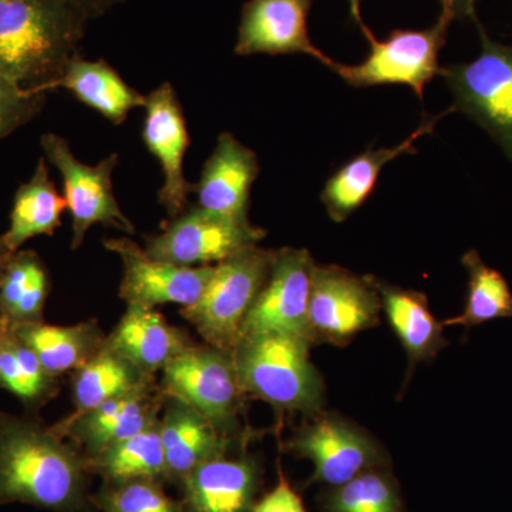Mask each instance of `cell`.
Masks as SVG:
<instances>
[{
	"mask_svg": "<svg viewBox=\"0 0 512 512\" xmlns=\"http://www.w3.org/2000/svg\"><path fill=\"white\" fill-rule=\"evenodd\" d=\"M440 18L448 22H480L477 16L476 0H439Z\"/></svg>",
	"mask_w": 512,
	"mask_h": 512,
	"instance_id": "35",
	"label": "cell"
},
{
	"mask_svg": "<svg viewBox=\"0 0 512 512\" xmlns=\"http://www.w3.org/2000/svg\"><path fill=\"white\" fill-rule=\"evenodd\" d=\"M286 450L311 461L313 473L306 485L338 487L389 463L386 451L367 431L335 413L309 417L286 443Z\"/></svg>",
	"mask_w": 512,
	"mask_h": 512,
	"instance_id": "8",
	"label": "cell"
},
{
	"mask_svg": "<svg viewBox=\"0 0 512 512\" xmlns=\"http://www.w3.org/2000/svg\"><path fill=\"white\" fill-rule=\"evenodd\" d=\"M143 136L147 150L157 158L164 174L158 201L170 218L187 210L194 185L184 175V157L190 146L187 121L173 84L165 82L146 99Z\"/></svg>",
	"mask_w": 512,
	"mask_h": 512,
	"instance_id": "15",
	"label": "cell"
},
{
	"mask_svg": "<svg viewBox=\"0 0 512 512\" xmlns=\"http://www.w3.org/2000/svg\"><path fill=\"white\" fill-rule=\"evenodd\" d=\"M259 171L258 157L251 148L231 133L220 134L192 190L198 207L231 220L249 221L251 190Z\"/></svg>",
	"mask_w": 512,
	"mask_h": 512,
	"instance_id": "18",
	"label": "cell"
},
{
	"mask_svg": "<svg viewBox=\"0 0 512 512\" xmlns=\"http://www.w3.org/2000/svg\"><path fill=\"white\" fill-rule=\"evenodd\" d=\"M451 23L440 18L427 29H396L386 39H377L369 26L362 29L370 45L369 56L359 64L333 66L349 86L372 87L382 84H404L412 87L423 100L424 89L436 76H441L443 67L439 55L446 45Z\"/></svg>",
	"mask_w": 512,
	"mask_h": 512,
	"instance_id": "6",
	"label": "cell"
},
{
	"mask_svg": "<svg viewBox=\"0 0 512 512\" xmlns=\"http://www.w3.org/2000/svg\"><path fill=\"white\" fill-rule=\"evenodd\" d=\"M89 464L90 470L100 474L107 484L126 483L141 478L160 481L167 478L160 421L136 436L104 448L89 458Z\"/></svg>",
	"mask_w": 512,
	"mask_h": 512,
	"instance_id": "27",
	"label": "cell"
},
{
	"mask_svg": "<svg viewBox=\"0 0 512 512\" xmlns=\"http://www.w3.org/2000/svg\"><path fill=\"white\" fill-rule=\"evenodd\" d=\"M258 458L242 454L207 461L181 478L183 512H252L262 484Z\"/></svg>",
	"mask_w": 512,
	"mask_h": 512,
	"instance_id": "17",
	"label": "cell"
},
{
	"mask_svg": "<svg viewBox=\"0 0 512 512\" xmlns=\"http://www.w3.org/2000/svg\"><path fill=\"white\" fill-rule=\"evenodd\" d=\"M461 262L468 274L466 305L460 315L444 320L443 326L470 329L495 319H512V292L503 274L485 265L474 249Z\"/></svg>",
	"mask_w": 512,
	"mask_h": 512,
	"instance_id": "29",
	"label": "cell"
},
{
	"mask_svg": "<svg viewBox=\"0 0 512 512\" xmlns=\"http://www.w3.org/2000/svg\"><path fill=\"white\" fill-rule=\"evenodd\" d=\"M312 343L288 333H262L239 340L235 366L245 396L281 412L312 417L325 406V384L309 357Z\"/></svg>",
	"mask_w": 512,
	"mask_h": 512,
	"instance_id": "3",
	"label": "cell"
},
{
	"mask_svg": "<svg viewBox=\"0 0 512 512\" xmlns=\"http://www.w3.org/2000/svg\"><path fill=\"white\" fill-rule=\"evenodd\" d=\"M382 299L372 276H357L336 265H316L309 298L313 345L346 346L363 330L380 323Z\"/></svg>",
	"mask_w": 512,
	"mask_h": 512,
	"instance_id": "11",
	"label": "cell"
},
{
	"mask_svg": "<svg viewBox=\"0 0 512 512\" xmlns=\"http://www.w3.org/2000/svg\"><path fill=\"white\" fill-rule=\"evenodd\" d=\"M151 386H156L154 376L104 343L103 349L92 360L73 372L74 413L89 412L110 400Z\"/></svg>",
	"mask_w": 512,
	"mask_h": 512,
	"instance_id": "25",
	"label": "cell"
},
{
	"mask_svg": "<svg viewBox=\"0 0 512 512\" xmlns=\"http://www.w3.org/2000/svg\"><path fill=\"white\" fill-rule=\"evenodd\" d=\"M160 434L167 478L173 481H180L207 461L225 456L234 441L204 414L173 397H165Z\"/></svg>",
	"mask_w": 512,
	"mask_h": 512,
	"instance_id": "19",
	"label": "cell"
},
{
	"mask_svg": "<svg viewBox=\"0 0 512 512\" xmlns=\"http://www.w3.org/2000/svg\"><path fill=\"white\" fill-rule=\"evenodd\" d=\"M451 111H454L453 107L437 116H424L420 126L402 143L394 147L377 148V150L369 148L365 153L352 158L349 163L339 168L329 178L320 194V200L325 205L329 217L335 222L348 220L353 212L365 204L367 198L375 190L383 168L390 161L396 160L397 157L404 156V154H416V141L420 137L433 133L436 124Z\"/></svg>",
	"mask_w": 512,
	"mask_h": 512,
	"instance_id": "20",
	"label": "cell"
},
{
	"mask_svg": "<svg viewBox=\"0 0 512 512\" xmlns=\"http://www.w3.org/2000/svg\"><path fill=\"white\" fill-rule=\"evenodd\" d=\"M15 335L33 350L50 375L76 372L103 349L107 335L97 320L72 326L47 325L45 322L10 325Z\"/></svg>",
	"mask_w": 512,
	"mask_h": 512,
	"instance_id": "23",
	"label": "cell"
},
{
	"mask_svg": "<svg viewBox=\"0 0 512 512\" xmlns=\"http://www.w3.org/2000/svg\"><path fill=\"white\" fill-rule=\"evenodd\" d=\"M93 500L101 512H183L181 504L165 493L160 480L150 478L106 483Z\"/></svg>",
	"mask_w": 512,
	"mask_h": 512,
	"instance_id": "31",
	"label": "cell"
},
{
	"mask_svg": "<svg viewBox=\"0 0 512 512\" xmlns=\"http://www.w3.org/2000/svg\"><path fill=\"white\" fill-rule=\"evenodd\" d=\"M67 2L89 22V20L101 18L126 0H67Z\"/></svg>",
	"mask_w": 512,
	"mask_h": 512,
	"instance_id": "36",
	"label": "cell"
},
{
	"mask_svg": "<svg viewBox=\"0 0 512 512\" xmlns=\"http://www.w3.org/2000/svg\"><path fill=\"white\" fill-rule=\"evenodd\" d=\"M313 0H248L242 6L235 53L254 55H306L330 70L335 60L315 46L308 19Z\"/></svg>",
	"mask_w": 512,
	"mask_h": 512,
	"instance_id": "14",
	"label": "cell"
},
{
	"mask_svg": "<svg viewBox=\"0 0 512 512\" xmlns=\"http://www.w3.org/2000/svg\"><path fill=\"white\" fill-rule=\"evenodd\" d=\"M275 251L256 247L215 265L200 301L180 309L207 345L234 353L252 303L271 272Z\"/></svg>",
	"mask_w": 512,
	"mask_h": 512,
	"instance_id": "4",
	"label": "cell"
},
{
	"mask_svg": "<svg viewBox=\"0 0 512 512\" xmlns=\"http://www.w3.org/2000/svg\"><path fill=\"white\" fill-rule=\"evenodd\" d=\"M45 100V93L25 89L0 73V140L33 119Z\"/></svg>",
	"mask_w": 512,
	"mask_h": 512,
	"instance_id": "32",
	"label": "cell"
},
{
	"mask_svg": "<svg viewBox=\"0 0 512 512\" xmlns=\"http://www.w3.org/2000/svg\"><path fill=\"white\" fill-rule=\"evenodd\" d=\"M40 262L42 259L33 251H18L9 256L0 278V319L12 322Z\"/></svg>",
	"mask_w": 512,
	"mask_h": 512,
	"instance_id": "33",
	"label": "cell"
},
{
	"mask_svg": "<svg viewBox=\"0 0 512 512\" xmlns=\"http://www.w3.org/2000/svg\"><path fill=\"white\" fill-rule=\"evenodd\" d=\"M86 23L67 0H0V73L46 94L80 56Z\"/></svg>",
	"mask_w": 512,
	"mask_h": 512,
	"instance_id": "2",
	"label": "cell"
},
{
	"mask_svg": "<svg viewBox=\"0 0 512 512\" xmlns=\"http://www.w3.org/2000/svg\"><path fill=\"white\" fill-rule=\"evenodd\" d=\"M320 512H403L399 484L387 466L370 468L348 483L329 487Z\"/></svg>",
	"mask_w": 512,
	"mask_h": 512,
	"instance_id": "30",
	"label": "cell"
},
{
	"mask_svg": "<svg viewBox=\"0 0 512 512\" xmlns=\"http://www.w3.org/2000/svg\"><path fill=\"white\" fill-rule=\"evenodd\" d=\"M66 208V200L50 180L45 158H40L35 174L16 191L10 227L0 237L3 245L10 254H15L30 238L55 234Z\"/></svg>",
	"mask_w": 512,
	"mask_h": 512,
	"instance_id": "26",
	"label": "cell"
},
{
	"mask_svg": "<svg viewBox=\"0 0 512 512\" xmlns=\"http://www.w3.org/2000/svg\"><path fill=\"white\" fill-rule=\"evenodd\" d=\"M42 148L63 180L64 200L72 214V248L79 249L87 231L96 224L114 228L127 235L136 234V227L121 210L114 195L113 173L119 164V156L111 154L96 165L77 160L72 148L63 137L46 133L42 136Z\"/></svg>",
	"mask_w": 512,
	"mask_h": 512,
	"instance_id": "10",
	"label": "cell"
},
{
	"mask_svg": "<svg viewBox=\"0 0 512 512\" xmlns=\"http://www.w3.org/2000/svg\"><path fill=\"white\" fill-rule=\"evenodd\" d=\"M160 389L165 397L204 414L222 433L231 437L237 433L245 393L234 353L195 343L164 367Z\"/></svg>",
	"mask_w": 512,
	"mask_h": 512,
	"instance_id": "7",
	"label": "cell"
},
{
	"mask_svg": "<svg viewBox=\"0 0 512 512\" xmlns=\"http://www.w3.org/2000/svg\"><path fill=\"white\" fill-rule=\"evenodd\" d=\"M350 18L359 26L360 30L366 28L365 20L362 18V0H348Z\"/></svg>",
	"mask_w": 512,
	"mask_h": 512,
	"instance_id": "37",
	"label": "cell"
},
{
	"mask_svg": "<svg viewBox=\"0 0 512 512\" xmlns=\"http://www.w3.org/2000/svg\"><path fill=\"white\" fill-rule=\"evenodd\" d=\"M480 55L443 67L441 77L454 97L453 110L484 128L512 161V45L495 42L476 23Z\"/></svg>",
	"mask_w": 512,
	"mask_h": 512,
	"instance_id": "5",
	"label": "cell"
},
{
	"mask_svg": "<svg viewBox=\"0 0 512 512\" xmlns=\"http://www.w3.org/2000/svg\"><path fill=\"white\" fill-rule=\"evenodd\" d=\"M372 279L387 320L409 356L410 369L439 355L440 350L446 348L447 339L443 322L431 313L426 295L387 284L373 276Z\"/></svg>",
	"mask_w": 512,
	"mask_h": 512,
	"instance_id": "22",
	"label": "cell"
},
{
	"mask_svg": "<svg viewBox=\"0 0 512 512\" xmlns=\"http://www.w3.org/2000/svg\"><path fill=\"white\" fill-rule=\"evenodd\" d=\"M315 266L308 249L275 251L268 279L242 325L241 339L262 333H288L312 343L308 311Z\"/></svg>",
	"mask_w": 512,
	"mask_h": 512,
	"instance_id": "12",
	"label": "cell"
},
{
	"mask_svg": "<svg viewBox=\"0 0 512 512\" xmlns=\"http://www.w3.org/2000/svg\"><path fill=\"white\" fill-rule=\"evenodd\" d=\"M57 377L50 375L33 350L0 319V387L19 397L26 406H40L59 390Z\"/></svg>",
	"mask_w": 512,
	"mask_h": 512,
	"instance_id": "28",
	"label": "cell"
},
{
	"mask_svg": "<svg viewBox=\"0 0 512 512\" xmlns=\"http://www.w3.org/2000/svg\"><path fill=\"white\" fill-rule=\"evenodd\" d=\"M10 255L12 254L5 248L2 239H0V278H2L3 269H5L6 262H8Z\"/></svg>",
	"mask_w": 512,
	"mask_h": 512,
	"instance_id": "38",
	"label": "cell"
},
{
	"mask_svg": "<svg viewBox=\"0 0 512 512\" xmlns=\"http://www.w3.org/2000/svg\"><path fill=\"white\" fill-rule=\"evenodd\" d=\"M56 89L69 90L80 103L116 126L127 120L131 110L146 106L147 97L128 86L117 70L103 59L92 62L82 56L74 57L50 90Z\"/></svg>",
	"mask_w": 512,
	"mask_h": 512,
	"instance_id": "24",
	"label": "cell"
},
{
	"mask_svg": "<svg viewBox=\"0 0 512 512\" xmlns=\"http://www.w3.org/2000/svg\"><path fill=\"white\" fill-rule=\"evenodd\" d=\"M104 247L123 264L120 298L127 305L146 309L164 303H177L181 308L194 305L215 272V265L191 268L160 261L130 238L106 239Z\"/></svg>",
	"mask_w": 512,
	"mask_h": 512,
	"instance_id": "13",
	"label": "cell"
},
{
	"mask_svg": "<svg viewBox=\"0 0 512 512\" xmlns=\"http://www.w3.org/2000/svg\"><path fill=\"white\" fill-rule=\"evenodd\" d=\"M106 343L151 376L163 372L171 360L195 345L160 312L134 305H127Z\"/></svg>",
	"mask_w": 512,
	"mask_h": 512,
	"instance_id": "21",
	"label": "cell"
},
{
	"mask_svg": "<svg viewBox=\"0 0 512 512\" xmlns=\"http://www.w3.org/2000/svg\"><path fill=\"white\" fill-rule=\"evenodd\" d=\"M165 403L160 384L103 403L84 413H73L55 429L92 458L101 450L136 436L160 421Z\"/></svg>",
	"mask_w": 512,
	"mask_h": 512,
	"instance_id": "16",
	"label": "cell"
},
{
	"mask_svg": "<svg viewBox=\"0 0 512 512\" xmlns=\"http://www.w3.org/2000/svg\"><path fill=\"white\" fill-rule=\"evenodd\" d=\"M265 237V229L251 221L231 220L195 205L170 218L161 232L148 237L146 252L175 265L211 266L256 247Z\"/></svg>",
	"mask_w": 512,
	"mask_h": 512,
	"instance_id": "9",
	"label": "cell"
},
{
	"mask_svg": "<svg viewBox=\"0 0 512 512\" xmlns=\"http://www.w3.org/2000/svg\"><path fill=\"white\" fill-rule=\"evenodd\" d=\"M89 458L53 427L0 413V504L83 512Z\"/></svg>",
	"mask_w": 512,
	"mask_h": 512,
	"instance_id": "1",
	"label": "cell"
},
{
	"mask_svg": "<svg viewBox=\"0 0 512 512\" xmlns=\"http://www.w3.org/2000/svg\"><path fill=\"white\" fill-rule=\"evenodd\" d=\"M252 512H306L299 494L286 480L285 474L279 470V481L274 490L256 501Z\"/></svg>",
	"mask_w": 512,
	"mask_h": 512,
	"instance_id": "34",
	"label": "cell"
}]
</instances>
